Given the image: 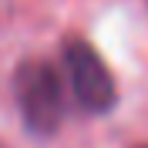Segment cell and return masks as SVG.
Returning a JSON list of instances; mask_svg holds the SVG:
<instances>
[{"instance_id": "6da1fadb", "label": "cell", "mask_w": 148, "mask_h": 148, "mask_svg": "<svg viewBox=\"0 0 148 148\" xmlns=\"http://www.w3.org/2000/svg\"><path fill=\"white\" fill-rule=\"evenodd\" d=\"M14 98H17L24 128L37 138H51L64 121V84L51 61L30 57L14 71Z\"/></svg>"}, {"instance_id": "7a4b0ae2", "label": "cell", "mask_w": 148, "mask_h": 148, "mask_svg": "<svg viewBox=\"0 0 148 148\" xmlns=\"http://www.w3.org/2000/svg\"><path fill=\"white\" fill-rule=\"evenodd\" d=\"M61 61H64V74L74 91V101L91 114H108L118 101V84H114L111 67L104 64V57L88 40L71 37V40H64Z\"/></svg>"}, {"instance_id": "3957f363", "label": "cell", "mask_w": 148, "mask_h": 148, "mask_svg": "<svg viewBox=\"0 0 148 148\" xmlns=\"http://www.w3.org/2000/svg\"><path fill=\"white\" fill-rule=\"evenodd\" d=\"M0 148H7V145H3V141H0Z\"/></svg>"}, {"instance_id": "277c9868", "label": "cell", "mask_w": 148, "mask_h": 148, "mask_svg": "<svg viewBox=\"0 0 148 148\" xmlns=\"http://www.w3.org/2000/svg\"><path fill=\"white\" fill-rule=\"evenodd\" d=\"M141 148H148V145H141Z\"/></svg>"}]
</instances>
